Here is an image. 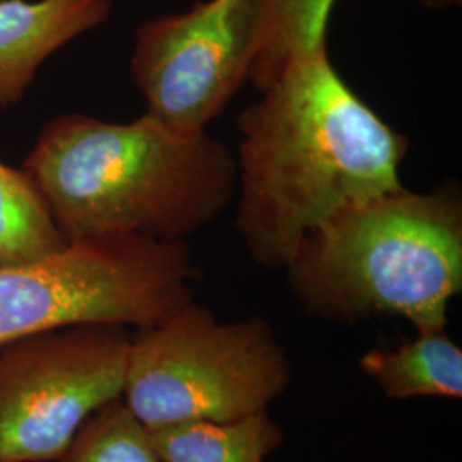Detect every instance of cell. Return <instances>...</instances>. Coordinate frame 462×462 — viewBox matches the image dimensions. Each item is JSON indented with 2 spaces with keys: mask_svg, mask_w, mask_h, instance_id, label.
<instances>
[{
  "mask_svg": "<svg viewBox=\"0 0 462 462\" xmlns=\"http://www.w3.org/2000/svg\"><path fill=\"white\" fill-rule=\"evenodd\" d=\"M259 93L236 122L235 228L255 264L284 271L332 216L402 187L410 139L353 91L328 45Z\"/></svg>",
  "mask_w": 462,
  "mask_h": 462,
  "instance_id": "6da1fadb",
  "label": "cell"
},
{
  "mask_svg": "<svg viewBox=\"0 0 462 462\" xmlns=\"http://www.w3.org/2000/svg\"><path fill=\"white\" fill-rule=\"evenodd\" d=\"M23 171L66 240L143 235L187 242L236 194L235 152L209 131H171L144 114L118 124L55 116Z\"/></svg>",
  "mask_w": 462,
  "mask_h": 462,
  "instance_id": "7a4b0ae2",
  "label": "cell"
},
{
  "mask_svg": "<svg viewBox=\"0 0 462 462\" xmlns=\"http://www.w3.org/2000/svg\"><path fill=\"white\" fill-rule=\"evenodd\" d=\"M301 309L332 324L401 317L447 329L462 291V190L404 185L353 204L312 231L284 267Z\"/></svg>",
  "mask_w": 462,
  "mask_h": 462,
  "instance_id": "3957f363",
  "label": "cell"
},
{
  "mask_svg": "<svg viewBox=\"0 0 462 462\" xmlns=\"http://www.w3.org/2000/svg\"><path fill=\"white\" fill-rule=\"evenodd\" d=\"M187 242L143 235L69 240L23 264H0V347L76 326L146 329L198 301Z\"/></svg>",
  "mask_w": 462,
  "mask_h": 462,
  "instance_id": "277c9868",
  "label": "cell"
},
{
  "mask_svg": "<svg viewBox=\"0 0 462 462\" xmlns=\"http://www.w3.org/2000/svg\"><path fill=\"white\" fill-rule=\"evenodd\" d=\"M293 364L259 315L219 320L198 301L131 337L122 401L148 429L267 411Z\"/></svg>",
  "mask_w": 462,
  "mask_h": 462,
  "instance_id": "5b68a950",
  "label": "cell"
},
{
  "mask_svg": "<svg viewBox=\"0 0 462 462\" xmlns=\"http://www.w3.org/2000/svg\"><path fill=\"white\" fill-rule=\"evenodd\" d=\"M131 334L76 326L0 347V462H57L84 421L122 399Z\"/></svg>",
  "mask_w": 462,
  "mask_h": 462,
  "instance_id": "8992f818",
  "label": "cell"
},
{
  "mask_svg": "<svg viewBox=\"0 0 462 462\" xmlns=\"http://www.w3.org/2000/svg\"><path fill=\"white\" fill-rule=\"evenodd\" d=\"M265 32L264 0H199L144 21L131 76L146 114L177 133L209 131L250 81Z\"/></svg>",
  "mask_w": 462,
  "mask_h": 462,
  "instance_id": "52a82bcc",
  "label": "cell"
},
{
  "mask_svg": "<svg viewBox=\"0 0 462 462\" xmlns=\"http://www.w3.org/2000/svg\"><path fill=\"white\" fill-rule=\"evenodd\" d=\"M110 13L108 0H0V108L17 105L55 51Z\"/></svg>",
  "mask_w": 462,
  "mask_h": 462,
  "instance_id": "ba28073f",
  "label": "cell"
},
{
  "mask_svg": "<svg viewBox=\"0 0 462 462\" xmlns=\"http://www.w3.org/2000/svg\"><path fill=\"white\" fill-rule=\"evenodd\" d=\"M358 366L389 399L462 397V349L447 329L416 332L397 347H372Z\"/></svg>",
  "mask_w": 462,
  "mask_h": 462,
  "instance_id": "9c48e42d",
  "label": "cell"
},
{
  "mask_svg": "<svg viewBox=\"0 0 462 462\" xmlns=\"http://www.w3.org/2000/svg\"><path fill=\"white\" fill-rule=\"evenodd\" d=\"M163 462H267L284 442L269 411L230 421H185L149 429Z\"/></svg>",
  "mask_w": 462,
  "mask_h": 462,
  "instance_id": "30bf717a",
  "label": "cell"
},
{
  "mask_svg": "<svg viewBox=\"0 0 462 462\" xmlns=\"http://www.w3.org/2000/svg\"><path fill=\"white\" fill-rule=\"evenodd\" d=\"M67 242L23 168L0 162V264L42 259Z\"/></svg>",
  "mask_w": 462,
  "mask_h": 462,
  "instance_id": "8fae6325",
  "label": "cell"
},
{
  "mask_svg": "<svg viewBox=\"0 0 462 462\" xmlns=\"http://www.w3.org/2000/svg\"><path fill=\"white\" fill-rule=\"evenodd\" d=\"M267 32L248 83L257 91L273 83L290 60L326 47L336 0H264Z\"/></svg>",
  "mask_w": 462,
  "mask_h": 462,
  "instance_id": "7c38bea8",
  "label": "cell"
},
{
  "mask_svg": "<svg viewBox=\"0 0 462 462\" xmlns=\"http://www.w3.org/2000/svg\"><path fill=\"white\" fill-rule=\"evenodd\" d=\"M57 462H163L148 427L116 399L91 414Z\"/></svg>",
  "mask_w": 462,
  "mask_h": 462,
  "instance_id": "4fadbf2b",
  "label": "cell"
},
{
  "mask_svg": "<svg viewBox=\"0 0 462 462\" xmlns=\"http://www.w3.org/2000/svg\"><path fill=\"white\" fill-rule=\"evenodd\" d=\"M108 2H112V0H108Z\"/></svg>",
  "mask_w": 462,
  "mask_h": 462,
  "instance_id": "5bb4252c",
  "label": "cell"
}]
</instances>
